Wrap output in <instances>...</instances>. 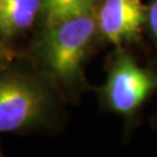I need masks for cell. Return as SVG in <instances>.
Here are the masks:
<instances>
[{"label": "cell", "instance_id": "8992f818", "mask_svg": "<svg viewBox=\"0 0 157 157\" xmlns=\"http://www.w3.org/2000/svg\"><path fill=\"white\" fill-rule=\"evenodd\" d=\"M99 0H41L39 20L42 27L80 15L97 7Z\"/></svg>", "mask_w": 157, "mask_h": 157}, {"label": "cell", "instance_id": "3957f363", "mask_svg": "<svg viewBox=\"0 0 157 157\" xmlns=\"http://www.w3.org/2000/svg\"><path fill=\"white\" fill-rule=\"evenodd\" d=\"M157 90V73L141 67L128 54L113 59L104 87L108 106L119 114H132Z\"/></svg>", "mask_w": 157, "mask_h": 157}, {"label": "cell", "instance_id": "52a82bcc", "mask_svg": "<svg viewBox=\"0 0 157 157\" xmlns=\"http://www.w3.org/2000/svg\"><path fill=\"white\" fill-rule=\"evenodd\" d=\"M15 51L11 48L4 36L0 35V70H4L11 65L15 58Z\"/></svg>", "mask_w": 157, "mask_h": 157}, {"label": "cell", "instance_id": "5b68a950", "mask_svg": "<svg viewBox=\"0 0 157 157\" xmlns=\"http://www.w3.org/2000/svg\"><path fill=\"white\" fill-rule=\"evenodd\" d=\"M41 0H0V35L6 40L29 29L39 19Z\"/></svg>", "mask_w": 157, "mask_h": 157}, {"label": "cell", "instance_id": "6da1fadb", "mask_svg": "<svg viewBox=\"0 0 157 157\" xmlns=\"http://www.w3.org/2000/svg\"><path fill=\"white\" fill-rule=\"evenodd\" d=\"M95 10L43 27L36 41L41 64L62 84L72 86L83 80V64L98 32Z\"/></svg>", "mask_w": 157, "mask_h": 157}, {"label": "cell", "instance_id": "277c9868", "mask_svg": "<svg viewBox=\"0 0 157 157\" xmlns=\"http://www.w3.org/2000/svg\"><path fill=\"white\" fill-rule=\"evenodd\" d=\"M95 17L98 32L111 43L120 45L139 39L147 6L144 0H101Z\"/></svg>", "mask_w": 157, "mask_h": 157}, {"label": "cell", "instance_id": "ba28073f", "mask_svg": "<svg viewBox=\"0 0 157 157\" xmlns=\"http://www.w3.org/2000/svg\"><path fill=\"white\" fill-rule=\"evenodd\" d=\"M146 23L149 32L157 41V0H152L147 6V17Z\"/></svg>", "mask_w": 157, "mask_h": 157}, {"label": "cell", "instance_id": "7a4b0ae2", "mask_svg": "<svg viewBox=\"0 0 157 157\" xmlns=\"http://www.w3.org/2000/svg\"><path fill=\"white\" fill-rule=\"evenodd\" d=\"M51 111L43 83L19 70H0V133H12L42 124Z\"/></svg>", "mask_w": 157, "mask_h": 157}]
</instances>
